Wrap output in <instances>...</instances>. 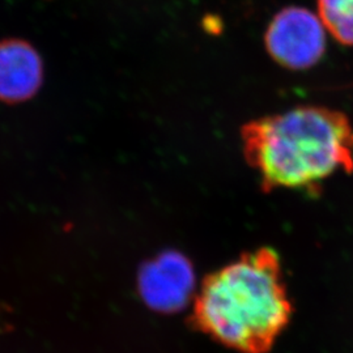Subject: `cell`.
Here are the masks:
<instances>
[{
    "label": "cell",
    "mask_w": 353,
    "mask_h": 353,
    "mask_svg": "<svg viewBox=\"0 0 353 353\" xmlns=\"http://www.w3.org/2000/svg\"><path fill=\"white\" fill-rule=\"evenodd\" d=\"M293 313L278 252L261 248L204 279L190 325L240 353H267Z\"/></svg>",
    "instance_id": "cell-1"
},
{
    "label": "cell",
    "mask_w": 353,
    "mask_h": 353,
    "mask_svg": "<svg viewBox=\"0 0 353 353\" xmlns=\"http://www.w3.org/2000/svg\"><path fill=\"white\" fill-rule=\"evenodd\" d=\"M243 156L265 191L312 189L338 170L353 172L348 117L322 106H297L241 128Z\"/></svg>",
    "instance_id": "cell-2"
},
{
    "label": "cell",
    "mask_w": 353,
    "mask_h": 353,
    "mask_svg": "<svg viewBox=\"0 0 353 353\" xmlns=\"http://www.w3.org/2000/svg\"><path fill=\"white\" fill-rule=\"evenodd\" d=\"M268 55L293 71L316 65L326 51V29L316 13L303 7H287L279 11L265 33Z\"/></svg>",
    "instance_id": "cell-3"
},
{
    "label": "cell",
    "mask_w": 353,
    "mask_h": 353,
    "mask_svg": "<svg viewBox=\"0 0 353 353\" xmlns=\"http://www.w3.org/2000/svg\"><path fill=\"white\" fill-rule=\"evenodd\" d=\"M194 285L192 265L179 252L160 254L143 265L139 274L140 296L159 313L181 310L189 301Z\"/></svg>",
    "instance_id": "cell-4"
},
{
    "label": "cell",
    "mask_w": 353,
    "mask_h": 353,
    "mask_svg": "<svg viewBox=\"0 0 353 353\" xmlns=\"http://www.w3.org/2000/svg\"><path fill=\"white\" fill-rule=\"evenodd\" d=\"M45 67L41 54L26 39L0 41V102L29 101L43 85Z\"/></svg>",
    "instance_id": "cell-5"
},
{
    "label": "cell",
    "mask_w": 353,
    "mask_h": 353,
    "mask_svg": "<svg viewBox=\"0 0 353 353\" xmlns=\"http://www.w3.org/2000/svg\"><path fill=\"white\" fill-rule=\"evenodd\" d=\"M316 11L335 41L353 46V0H316Z\"/></svg>",
    "instance_id": "cell-6"
}]
</instances>
